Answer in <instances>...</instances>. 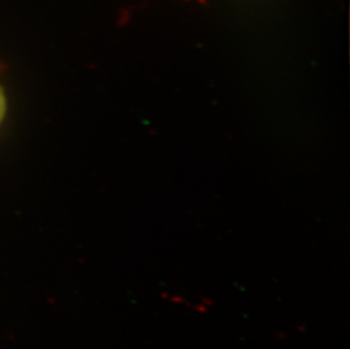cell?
<instances>
[{
	"instance_id": "6da1fadb",
	"label": "cell",
	"mask_w": 350,
	"mask_h": 349,
	"mask_svg": "<svg viewBox=\"0 0 350 349\" xmlns=\"http://www.w3.org/2000/svg\"><path fill=\"white\" fill-rule=\"evenodd\" d=\"M6 96L3 89L0 88V124L3 122L5 115H6Z\"/></svg>"
}]
</instances>
